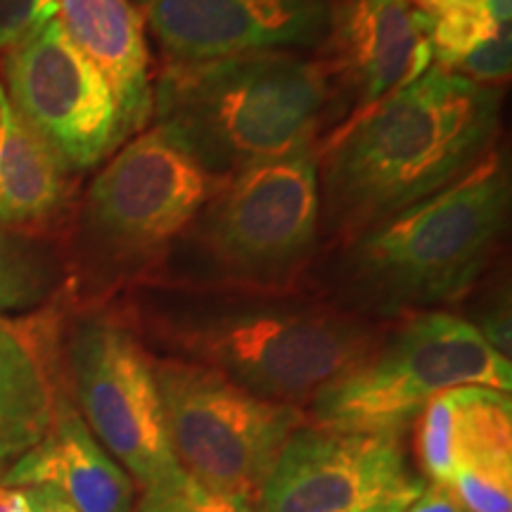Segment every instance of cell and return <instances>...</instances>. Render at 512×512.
<instances>
[{"mask_svg":"<svg viewBox=\"0 0 512 512\" xmlns=\"http://www.w3.org/2000/svg\"><path fill=\"white\" fill-rule=\"evenodd\" d=\"M105 306L152 356L216 370L249 394L297 408L356 366L392 325L354 316L304 290L140 283Z\"/></svg>","mask_w":512,"mask_h":512,"instance_id":"6da1fadb","label":"cell"},{"mask_svg":"<svg viewBox=\"0 0 512 512\" xmlns=\"http://www.w3.org/2000/svg\"><path fill=\"white\" fill-rule=\"evenodd\" d=\"M503 91L430 67L318 145L320 249L437 195L496 150Z\"/></svg>","mask_w":512,"mask_h":512,"instance_id":"7a4b0ae2","label":"cell"},{"mask_svg":"<svg viewBox=\"0 0 512 512\" xmlns=\"http://www.w3.org/2000/svg\"><path fill=\"white\" fill-rule=\"evenodd\" d=\"M510 200V166L496 147L458 183L320 249L302 290L377 323L460 302L501 249Z\"/></svg>","mask_w":512,"mask_h":512,"instance_id":"3957f363","label":"cell"},{"mask_svg":"<svg viewBox=\"0 0 512 512\" xmlns=\"http://www.w3.org/2000/svg\"><path fill=\"white\" fill-rule=\"evenodd\" d=\"M152 121L200 169L228 181L320 145L337 126V107L318 57L261 50L166 62L152 83Z\"/></svg>","mask_w":512,"mask_h":512,"instance_id":"277c9868","label":"cell"},{"mask_svg":"<svg viewBox=\"0 0 512 512\" xmlns=\"http://www.w3.org/2000/svg\"><path fill=\"white\" fill-rule=\"evenodd\" d=\"M318 252V145H311L223 181L145 283L294 292Z\"/></svg>","mask_w":512,"mask_h":512,"instance_id":"5b68a950","label":"cell"},{"mask_svg":"<svg viewBox=\"0 0 512 512\" xmlns=\"http://www.w3.org/2000/svg\"><path fill=\"white\" fill-rule=\"evenodd\" d=\"M157 128L114 152L83 195L72 235V273L83 306H105L145 283L221 188Z\"/></svg>","mask_w":512,"mask_h":512,"instance_id":"8992f818","label":"cell"},{"mask_svg":"<svg viewBox=\"0 0 512 512\" xmlns=\"http://www.w3.org/2000/svg\"><path fill=\"white\" fill-rule=\"evenodd\" d=\"M512 389L510 358L456 313L422 311L394 320L356 366L304 408L309 425L344 432L406 434L427 403L453 387Z\"/></svg>","mask_w":512,"mask_h":512,"instance_id":"52a82bcc","label":"cell"},{"mask_svg":"<svg viewBox=\"0 0 512 512\" xmlns=\"http://www.w3.org/2000/svg\"><path fill=\"white\" fill-rule=\"evenodd\" d=\"M55 363L81 420L138 491L178 470L152 354L110 306H81L55 330Z\"/></svg>","mask_w":512,"mask_h":512,"instance_id":"ba28073f","label":"cell"},{"mask_svg":"<svg viewBox=\"0 0 512 512\" xmlns=\"http://www.w3.org/2000/svg\"><path fill=\"white\" fill-rule=\"evenodd\" d=\"M166 437L185 475L256 505L304 408L249 394L216 370L152 356Z\"/></svg>","mask_w":512,"mask_h":512,"instance_id":"9c48e42d","label":"cell"},{"mask_svg":"<svg viewBox=\"0 0 512 512\" xmlns=\"http://www.w3.org/2000/svg\"><path fill=\"white\" fill-rule=\"evenodd\" d=\"M399 432L299 427L256 501V512H403L422 494Z\"/></svg>","mask_w":512,"mask_h":512,"instance_id":"30bf717a","label":"cell"},{"mask_svg":"<svg viewBox=\"0 0 512 512\" xmlns=\"http://www.w3.org/2000/svg\"><path fill=\"white\" fill-rule=\"evenodd\" d=\"M3 91L72 174L126 143L112 86L50 17L3 53Z\"/></svg>","mask_w":512,"mask_h":512,"instance_id":"8fae6325","label":"cell"},{"mask_svg":"<svg viewBox=\"0 0 512 512\" xmlns=\"http://www.w3.org/2000/svg\"><path fill=\"white\" fill-rule=\"evenodd\" d=\"M415 467L470 512H512V399L494 387H453L413 422Z\"/></svg>","mask_w":512,"mask_h":512,"instance_id":"7c38bea8","label":"cell"},{"mask_svg":"<svg viewBox=\"0 0 512 512\" xmlns=\"http://www.w3.org/2000/svg\"><path fill=\"white\" fill-rule=\"evenodd\" d=\"M328 5V36L318 60L330 76L339 128L432 67V19L408 0H328Z\"/></svg>","mask_w":512,"mask_h":512,"instance_id":"4fadbf2b","label":"cell"},{"mask_svg":"<svg viewBox=\"0 0 512 512\" xmlns=\"http://www.w3.org/2000/svg\"><path fill=\"white\" fill-rule=\"evenodd\" d=\"M166 62H207L261 50H318L328 0H133Z\"/></svg>","mask_w":512,"mask_h":512,"instance_id":"5bb4252c","label":"cell"},{"mask_svg":"<svg viewBox=\"0 0 512 512\" xmlns=\"http://www.w3.org/2000/svg\"><path fill=\"white\" fill-rule=\"evenodd\" d=\"M5 486H53L79 512H131L136 484L102 448L60 384L46 437L0 477Z\"/></svg>","mask_w":512,"mask_h":512,"instance_id":"9a60e30c","label":"cell"},{"mask_svg":"<svg viewBox=\"0 0 512 512\" xmlns=\"http://www.w3.org/2000/svg\"><path fill=\"white\" fill-rule=\"evenodd\" d=\"M55 17L112 86L124 140L143 133L152 121V74L133 0H55Z\"/></svg>","mask_w":512,"mask_h":512,"instance_id":"2e32d148","label":"cell"},{"mask_svg":"<svg viewBox=\"0 0 512 512\" xmlns=\"http://www.w3.org/2000/svg\"><path fill=\"white\" fill-rule=\"evenodd\" d=\"M55 330L34 320H0V477L53 425L60 389Z\"/></svg>","mask_w":512,"mask_h":512,"instance_id":"e0dca14e","label":"cell"},{"mask_svg":"<svg viewBox=\"0 0 512 512\" xmlns=\"http://www.w3.org/2000/svg\"><path fill=\"white\" fill-rule=\"evenodd\" d=\"M72 171L19 117L0 83V228L43 235L72 204Z\"/></svg>","mask_w":512,"mask_h":512,"instance_id":"ac0fdd59","label":"cell"},{"mask_svg":"<svg viewBox=\"0 0 512 512\" xmlns=\"http://www.w3.org/2000/svg\"><path fill=\"white\" fill-rule=\"evenodd\" d=\"M67 261L43 235L0 228V320L34 316L57 297Z\"/></svg>","mask_w":512,"mask_h":512,"instance_id":"d6986e66","label":"cell"},{"mask_svg":"<svg viewBox=\"0 0 512 512\" xmlns=\"http://www.w3.org/2000/svg\"><path fill=\"white\" fill-rule=\"evenodd\" d=\"M131 512H256L254 505L230 498L185 475L178 467L162 482L147 486L133 503Z\"/></svg>","mask_w":512,"mask_h":512,"instance_id":"ffe728a7","label":"cell"},{"mask_svg":"<svg viewBox=\"0 0 512 512\" xmlns=\"http://www.w3.org/2000/svg\"><path fill=\"white\" fill-rule=\"evenodd\" d=\"M55 17V0H0V53Z\"/></svg>","mask_w":512,"mask_h":512,"instance_id":"44dd1931","label":"cell"},{"mask_svg":"<svg viewBox=\"0 0 512 512\" xmlns=\"http://www.w3.org/2000/svg\"><path fill=\"white\" fill-rule=\"evenodd\" d=\"M0 512H79L53 486L0 484Z\"/></svg>","mask_w":512,"mask_h":512,"instance_id":"7402d4cb","label":"cell"},{"mask_svg":"<svg viewBox=\"0 0 512 512\" xmlns=\"http://www.w3.org/2000/svg\"><path fill=\"white\" fill-rule=\"evenodd\" d=\"M475 330L482 335L486 342L494 347L498 354L510 358V309L508 297L498 294L491 304L479 309L477 320H470Z\"/></svg>","mask_w":512,"mask_h":512,"instance_id":"603a6c76","label":"cell"},{"mask_svg":"<svg viewBox=\"0 0 512 512\" xmlns=\"http://www.w3.org/2000/svg\"><path fill=\"white\" fill-rule=\"evenodd\" d=\"M403 512H470L463 501L444 484L427 482L422 494Z\"/></svg>","mask_w":512,"mask_h":512,"instance_id":"cb8c5ba5","label":"cell"}]
</instances>
